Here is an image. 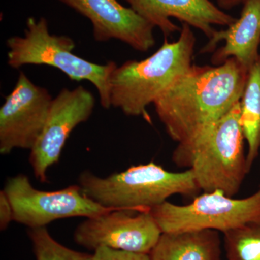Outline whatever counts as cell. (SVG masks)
<instances>
[{"label":"cell","instance_id":"7a4b0ae2","mask_svg":"<svg viewBox=\"0 0 260 260\" xmlns=\"http://www.w3.org/2000/svg\"><path fill=\"white\" fill-rule=\"evenodd\" d=\"M181 25L177 42L169 43L166 38L161 47L144 60H129L116 67L109 78L111 107L150 121L147 107L193 65L196 39L190 25Z\"/></svg>","mask_w":260,"mask_h":260},{"label":"cell","instance_id":"9a60e30c","mask_svg":"<svg viewBox=\"0 0 260 260\" xmlns=\"http://www.w3.org/2000/svg\"><path fill=\"white\" fill-rule=\"evenodd\" d=\"M241 123L247 144L246 160L249 172L260 151V55L249 68L240 100Z\"/></svg>","mask_w":260,"mask_h":260},{"label":"cell","instance_id":"8fae6325","mask_svg":"<svg viewBox=\"0 0 260 260\" xmlns=\"http://www.w3.org/2000/svg\"><path fill=\"white\" fill-rule=\"evenodd\" d=\"M88 19L96 42L116 39L146 52L155 46L152 24L116 0H59Z\"/></svg>","mask_w":260,"mask_h":260},{"label":"cell","instance_id":"8992f818","mask_svg":"<svg viewBox=\"0 0 260 260\" xmlns=\"http://www.w3.org/2000/svg\"><path fill=\"white\" fill-rule=\"evenodd\" d=\"M162 233L214 230L224 233L260 220V185L236 199L220 191L204 192L187 205L165 202L150 210Z\"/></svg>","mask_w":260,"mask_h":260},{"label":"cell","instance_id":"e0dca14e","mask_svg":"<svg viewBox=\"0 0 260 260\" xmlns=\"http://www.w3.org/2000/svg\"><path fill=\"white\" fill-rule=\"evenodd\" d=\"M37 260H92V255L73 250L56 241L46 227L29 229Z\"/></svg>","mask_w":260,"mask_h":260},{"label":"cell","instance_id":"6da1fadb","mask_svg":"<svg viewBox=\"0 0 260 260\" xmlns=\"http://www.w3.org/2000/svg\"><path fill=\"white\" fill-rule=\"evenodd\" d=\"M248 72L235 58L216 67L193 64L153 103L170 138L183 144L205 134L240 102Z\"/></svg>","mask_w":260,"mask_h":260},{"label":"cell","instance_id":"3957f363","mask_svg":"<svg viewBox=\"0 0 260 260\" xmlns=\"http://www.w3.org/2000/svg\"><path fill=\"white\" fill-rule=\"evenodd\" d=\"M244 141L239 102L205 134L178 144L172 160L191 169L200 191L234 197L249 173Z\"/></svg>","mask_w":260,"mask_h":260},{"label":"cell","instance_id":"30bf717a","mask_svg":"<svg viewBox=\"0 0 260 260\" xmlns=\"http://www.w3.org/2000/svg\"><path fill=\"white\" fill-rule=\"evenodd\" d=\"M95 105L93 93L81 85L63 88L53 99L42 134L30 150L29 162L37 180L47 181L48 170L59 161L70 135L88 120Z\"/></svg>","mask_w":260,"mask_h":260},{"label":"cell","instance_id":"7c38bea8","mask_svg":"<svg viewBox=\"0 0 260 260\" xmlns=\"http://www.w3.org/2000/svg\"><path fill=\"white\" fill-rule=\"evenodd\" d=\"M145 20L161 30L167 38L181 31L170 18H177L201 30L210 39L216 30L213 25L230 26L236 20L210 0H124Z\"/></svg>","mask_w":260,"mask_h":260},{"label":"cell","instance_id":"4fadbf2b","mask_svg":"<svg viewBox=\"0 0 260 260\" xmlns=\"http://www.w3.org/2000/svg\"><path fill=\"white\" fill-rule=\"evenodd\" d=\"M240 18L227 29L214 34L200 53L213 52L211 61L220 65L235 58L248 70L259 54L260 0H243Z\"/></svg>","mask_w":260,"mask_h":260},{"label":"cell","instance_id":"5b68a950","mask_svg":"<svg viewBox=\"0 0 260 260\" xmlns=\"http://www.w3.org/2000/svg\"><path fill=\"white\" fill-rule=\"evenodd\" d=\"M8 64L18 69L23 65H49L61 70L72 80L90 82L96 88L101 105L111 107L109 78L117 64L114 61L99 64L85 60L73 53L75 44L67 36L49 32L47 19L30 17L26 21L23 37L7 40Z\"/></svg>","mask_w":260,"mask_h":260},{"label":"cell","instance_id":"277c9868","mask_svg":"<svg viewBox=\"0 0 260 260\" xmlns=\"http://www.w3.org/2000/svg\"><path fill=\"white\" fill-rule=\"evenodd\" d=\"M78 185L84 194L106 208L150 211L175 194L196 197L200 189L190 169L171 172L154 162L100 177L82 173Z\"/></svg>","mask_w":260,"mask_h":260},{"label":"cell","instance_id":"ffe728a7","mask_svg":"<svg viewBox=\"0 0 260 260\" xmlns=\"http://www.w3.org/2000/svg\"><path fill=\"white\" fill-rule=\"evenodd\" d=\"M216 1L220 9L229 10L240 4L243 0H216Z\"/></svg>","mask_w":260,"mask_h":260},{"label":"cell","instance_id":"52a82bcc","mask_svg":"<svg viewBox=\"0 0 260 260\" xmlns=\"http://www.w3.org/2000/svg\"><path fill=\"white\" fill-rule=\"evenodd\" d=\"M3 190L13 206V220L29 229L46 227L61 219L92 218L112 210L89 198L79 185L40 190L23 174L9 178Z\"/></svg>","mask_w":260,"mask_h":260},{"label":"cell","instance_id":"2e32d148","mask_svg":"<svg viewBox=\"0 0 260 260\" xmlns=\"http://www.w3.org/2000/svg\"><path fill=\"white\" fill-rule=\"evenodd\" d=\"M227 260H260V220L223 234Z\"/></svg>","mask_w":260,"mask_h":260},{"label":"cell","instance_id":"5bb4252c","mask_svg":"<svg viewBox=\"0 0 260 260\" xmlns=\"http://www.w3.org/2000/svg\"><path fill=\"white\" fill-rule=\"evenodd\" d=\"M217 231L162 233L150 251L151 260H220L221 239Z\"/></svg>","mask_w":260,"mask_h":260},{"label":"cell","instance_id":"d6986e66","mask_svg":"<svg viewBox=\"0 0 260 260\" xmlns=\"http://www.w3.org/2000/svg\"><path fill=\"white\" fill-rule=\"evenodd\" d=\"M13 220V209L8 195L0 191V229L4 231Z\"/></svg>","mask_w":260,"mask_h":260},{"label":"cell","instance_id":"ba28073f","mask_svg":"<svg viewBox=\"0 0 260 260\" xmlns=\"http://www.w3.org/2000/svg\"><path fill=\"white\" fill-rule=\"evenodd\" d=\"M53 98L20 72L11 93L0 108V153L34 148L47 120Z\"/></svg>","mask_w":260,"mask_h":260},{"label":"cell","instance_id":"9c48e42d","mask_svg":"<svg viewBox=\"0 0 260 260\" xmlns=\"http://www.w3.org/2000/svg\"><path fill=\"white\" fill-rule=\"evenodd\" d=\"M162 232L150 211L112 210L85 218L74 233L77 244L150 254Z\"/></svg>","mask_w":260,"mask_h":260},{"label":"cell","instance_id":"ac0fdd59","mask_svg":"<svg viewBox=\"0 0 260 260\" xmlns=\"http://www.w3.org/2000/svg\"><path fill=\"white\" fill-rule=\"evenodd\" d=\"M92 260H151V258L150 254L120 250L102 246L94 251Z\"/></svg>","mask_w":260,"mask_h":260}]
</instances>
